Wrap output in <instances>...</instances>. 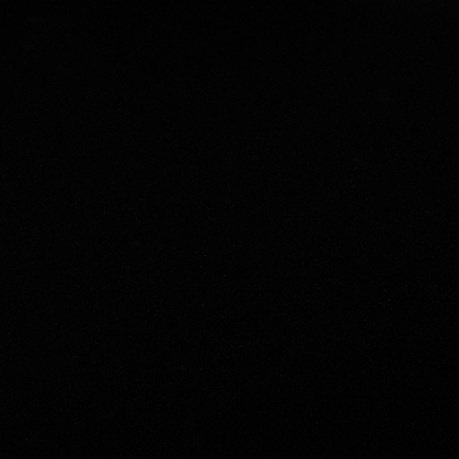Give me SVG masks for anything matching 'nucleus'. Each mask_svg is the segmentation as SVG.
I'll return each mask as SVG.
<instances>
[]
</instances>
